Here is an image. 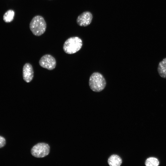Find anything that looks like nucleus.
I'll list each match as a JSON object with an SVG mask.
<instances>
[{"instance_id":"obj_1","label":"nucleus","mask_w":166,"mask_h":166,"mask_svg":"<svg viewBox=\"0 0 166 166\" xmlns=\"http://www.w3.org/2000/svg\"><path fill=\"white\" fill-rule=\"evenodd\" d=\"M46 23L44 18L40 15L34 16L31 21L30 29L33 34L37 36H40L45 31Z\"/></svg>"},{"instance_id":"obj_2","label":"nucleus","mask_w":166,"mask_h":166,"mask_svg":"<svg viewBox=\"0 0 166 166\" xmlns=\"http://www.w3.org/2000/svg\"><path fill=\"white\" fill-rule=\"evenodd\" d=\"M106 85V81L103 75L99 72H94L90 76L89 85L93 91L100 92L103 90Z\"/></svg>"},{"instance_id":"obj_3","label":"nucleus","mask_w":166,"mask_h":166,"mask_svg":"<svg viewBox=\"0 0 166 166\" xmlns=\"http://www.w3.org/2000/svg\"><path fill=\"white\" fill-rule=\"evenodd\" d=\"M82 45V41L80 38L77 37H72L65 41L63 49L66 53L72 54L79 51Z\"/></svg>"},{"instance_id":"obj_4","label":"nucleus","mask_w":166,"mask_h":166,"mask_svg":"<svg viewBox=\"0 0 166 166\" xmlns=\"http://www.w3.org/2000/svg\"><path fill=\"white\" fill-rule=\"evenodd\" d=\"M50 151L49 145L44 143H40L35 145L31 151L32 155L37 158H42L48 155Z\"/></svg>"},{"instance_id":"obj_5","label":"nucleus","mask_w":166,"mask_h":166,"mask_svg":"<svg viewBox=\"0 0 166 166\" xmlns=\"http://www.w3.org/2000/svg\"><path fill=\"white\" fill-rule=\"evenodd\" d=\"M39 63L42 67L49 70H52L56 67V62L55 58L50 54H45L40 59Z\"/></svg>"},{"instance_id":"obj_6","label":"nucleus","mask_w":166,"mask_h":166,"mask_svg":"<svg viewBox=\"0 0 166 166\" xmlns=\"http://www.w3.org/2000/svg\"><path fill=\"white\" fill-rule=\"evenodd\" d=\"M93 18V15L89 11H85L80 14L77 17L76 22L80 26L85 27L89 25Z\"/></svg>"},{"instance_id":"obj_7","label":"nucleus","mask_w":166,"mask_h":166,"mask_svg":"<svg viewBox=\"0 0 166 166\" xmlns=\"http://www.w3.org/2000/svg\"><path fill=\"white\" fill-rule=\"evenodd\" d=\"M34 77V71L32 65L29 63H26L23 68V78L27 83L31 82Z\"/></svg>"},{"instance_id":"obj_8","label":"nucleus","mask_w":166,"mask_h":166,"mask_svg":"<svg viewBox=\"0 0 166 166\" xmlns=\"http://www.w3.org/2000/svg\"><path fill=\"white\" fill-rule=\"evenodd\" d=\"M108 162L110 166H120L122 163L121 158L117 155H113L109 158Z\"/></svg>"},{"instance_id":"obj_9","label":"nucleus","mask_w":166,"mask_h":166,"mask_svg":"<svg viewBox=\"0 0 166 166\" xmlns=\"http://www.w3.org/2000/svg\"><path fill=\"white\" fill-rule=\"evenodd\" d=\"M157 71L161 77L166 78V58L160 62L158 65Z\"/></svg>"},{"instance_id":"obj_10","label":"nucleus","mask_w":166,"mask_h":166,"mask_svg":"<svg viewBox=\"0 0 166 166\" xmlns=\"http://www.w3.org/2000/svg\"><path fill=\"white\" fill-rule=\"evenodd\" d=\"M14 15V12L13 10H9L4 15L3 20L6 22H10L13 20Z\"/></svg>"},{"instance_id":"obj_11","label":"nucleus","mask_w":166,"mask_h":166,"mask_svg":"<svg viewBox=\"0 0 166 166\" xmlns=\"http://www.w3.org/2000/svg\"><path fill=\"white\" fill-rule=\"evenodd\" d=\"M159 163L158 160L154 157L147 159L145 162V164L147 166H157L159 165Z\"/></svg>"},{"instance_id":"obj_12","label":"nucleus","mask_w":166,"mask_h":166,"mask_svg":"<svg viewBox=\"0 0 166 166\" xmlns=\"http://www.w3.org/2000/svg\"><path fill=\"white\" fill-rule=\"evenodd\" d=\"M6 140L5 138L0 136V148H2L5 145Z\"/></svg>"}]
</instances>
